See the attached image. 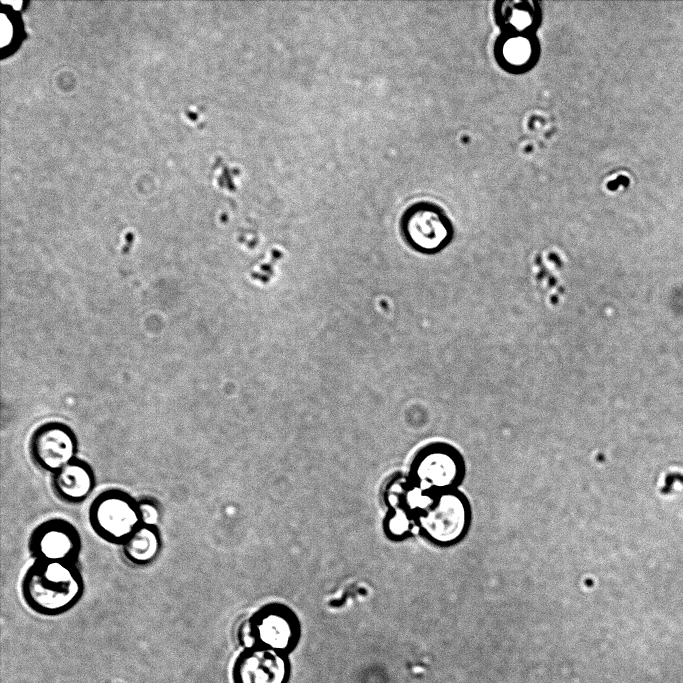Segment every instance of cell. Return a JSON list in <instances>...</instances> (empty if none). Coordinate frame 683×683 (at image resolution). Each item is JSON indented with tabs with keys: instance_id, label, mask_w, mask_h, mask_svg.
<instances>
[{
	"instance_id": "obj_10",
	"label": "cell",
	"mask_w": 683,
	"mask_h": 683,
	"mask_svg": "<svg viewBox=\"0 0 683 683\" xmlns=\"http://www.w3.org/2000/svg\"><path fill=\"white\" fill-rule=\"evenodd\" d=\"M541 52L537 33L500 32L492 48L497 66L511 75L533 70L540 61Z\"/></svg>"
},
{
	"instance_id": "obj_15",
	"label": "cell",
	"mask_w": 683,
	"mask_h": 683,
	"mask_svg": "<svg viewBox=\"0 0 683 683\" xmlns=\"http://www.w3.org/2000/svg\"><path fill=\"white\" fill-rule=\"evenodd\" d=\"M0 31L1 46L4 47L6 44H9L13 35L12 23L4 14L1 15Z\"/></svg>"
},
{
	"instance_id": "obj_11",
	"label": "cell",
	"mask_w": 683,
	"mask_h": 683,
	"mask_svg": "<svg viewBox=\"0 0 683 683\" xmlns=\"http://www.w3.org/2000/svg\"><path fill=\"white\" fill-rule=\"evenodd\" d=\"M500 32L537 33L543 22V9L537 0H499L492 8Z\"/></svg>"
},
{
	"instance_id": "obj_2",
	"label": "cell",
	"mask_w": 683,
	"mask_h": 683,
	"mask_svg": "<svg viewBox=\"0 0 683 683\" xmlns=\"http://www.w3.org/2000/svg\"><path fill=\"white\" fill-rule=\"evenodd\" d=\"M470 521L469 503L457 489L426 495L419 514L424 535L440 546L458 543L466 535Z\"/></svg>"
},
{
	"instance_id": "obj_8",
	"label": "cell",
	"mask_w": 683,
	"mask_h": 683,
	"mask_svg": "<svg viewBox=\"0 0 683 683\" xmlns=\"http://www.w3.org/2000/svg\"><path fill=\"white\" fill-rule=\"evenodd\" d=\"M81 547L79 531L63 518L38 524L29 538V550L35 560L76 563Z\"/></svg>"
},
{
	"instance_id": "obj_6",
	"label": "cell",
	"mask_w": 683,
	"mask_h": 683,
	"mask_svg": "<svg viewBox=\"0 0 683 683\" xmlns=\"http://www.w3.org/2000/svg\"><path fill=\"white\" fill-rule=\"evenodd\" d=\"M464 472L462 456L447 443L430 444L413 463L417 485L427 495L457 489Z\"/></svg>"
},
{
	"instance_id": "obj_3",
	"label": "cell",
	"mask_w": 683,
	"mask_h": 683,
	"mask_svg": "<svg viewBox=\"0 0 683 683\" xmlns=\"http://www.w3.org/2000/svg\"><path fill=\"white\" fill-rule=\"evenodd\" d=\"M400 235L406 245L423 255H436L454 239V225L438 204L418 201L407 207L399 220Z\"/></svg>"
},
{
	"instance_id": "obj_1",
	"label": "cell",
	"mask_w": 683,
	"mask_h": 683,
	"mask_svg": "<svg viewBox=\"0 0 683 683\" xmlns=\"http://www.w3.org/2000/svg\"><path fill=\"white\" fill-rule=\"evenodd\" d=\"M26 605L42 616H58L82 598L84 580L76 563L35 560L21 583Z\"/></svg>"
},
{
	"instance_id": "obj_14",
	"label": "cell",
	"mask_w": 683,
	"mask_h": 683,
	"mask_svg": "<svg viewBox=\"0 0 683 683\" xmlns=\"http://www.w3.org/2000/svg\"><path fill=\"white\" fill-rule=\"evenodd\" d=\"M138 511L141 525L155 526L159 520V510L157 505L149 499L138 501Z\"/></svg>"
},
{
	"instance_id": "obj_4",
	"label": "cell",
	"mask_w": 683,
	"mask_h": 683,
	"mask_svg": "<svg viewBox=\"0 0 683 683\" xmlns=\"http://www.w3.org/2000/svg\"><path fill=\"white\" fill-rule=\"evenodd\" d=\"M88 519L100 538L118 545L141 525L138 501L120 489L99 493L90 503Z\"/></svg>"
},
{
	"instance_id": "obj_12",
	"label": "cell",
	"mask_w": 683,
	"mask_h": 683,
	"mask_svg": "<svg viewBox=\"0 0 683 683\" xmlns=\"http://www.w3.org/2000/svg\"><path fill=\"white\" fill-rule=\"evenodd\" d=\"M52 485L55 494L62 501L78 504L83 502L94 489V472L87 462L74 458L53 473Z\"/></svg>"
},
{
	"instance_id": "obj_5",
	"label": "cell",
	"mask_w": 683,
	"mask_h": 683,
	"mask_svg": "<svg viewBox=\"0 0 683 683\" xmlns=\"http://www.w3.org/2000/svg\"><path fill=\"white\" fill-rule=\"evenodd\" d=\"M237 637L243 648L261 646L290 655L300 642L301 627L291 611L270 607L239 627Z\"/></svg>"
},
{
	"instance_id": "obj_9",
	"label": "cell",
	"mask_w": 683,
	"mask_h": 683,
	"mask_svg": "<svg viewBox=\"0 0 683 683\" xmlns=\"http://www.w3.org/2000/svg\"><path fill=\"white\" fill-rule=\"evenodd\" d=\"M29 451L40 469L53 474L76 458L77 438L66 424L46 423L32 434Z\"/></svg>"
},
{
	"instance_id": "obj_7",
	"label": "cell",
	"mask_w": 683,
	"mask_h": 683,
	"mask_svg": "<svg viewBox=\"0 0 683 683\" xmlns=\"http://www.w3.org/2000/svg\"><path fill=\"white\" fill-rule=\"evenodd\" d=\"M292 666L289 655L261 647L243 648L232 668V683H289Z\"/></svg>"
},
{
	"instance_id": "obj_13",
	"label": "cell",
	"mask_w": 683,
	"mask_h": 683,
	"mask_svg": "<svg viewBox=\"0 0 683 683\" xmlns=\"http://www.w3.org/2000/svg\"><path fill=\"white\" fill-rule=\"evenodd\" d=\"M161 537L155 526L140 525L122 544L124 559L137 567L147 566L158 556Z\"/></svg>"
}]
</instances>
